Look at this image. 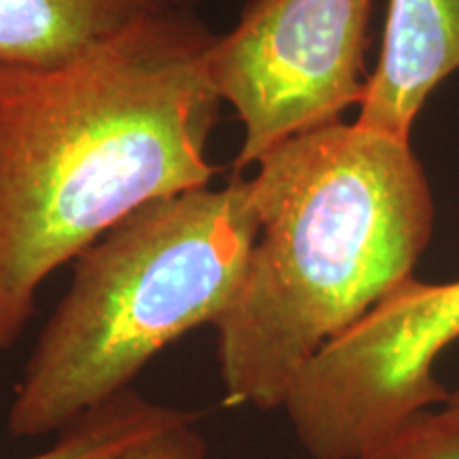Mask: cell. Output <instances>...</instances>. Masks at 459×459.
<instances>
[{
    "label": "cell",
    "instance_id": "obj_1",
    "mask_svg": "<svg viewBox=\"0 0 459 459\" xmlns=\"http://www.w3.org/2000/svg\"><path fill=\"white\" fill-rule=\"evenodd\" d=\"M215 34L152 20L49 71H0V349L39 285L153 200L211 186Z\"/></svg>",
    "mask_w": 459,
    "mask_h": 459
},
{
    "label": "cell",
    "instance_id": "obj_2",
    "mask_svg": "<svg viewBox=\"0 0 459 459\" xmlns=\"http://www.w3.org/2000/svg\"><path fill=\"white\" fill-rule=\"evenodd\" d=\"M249 186L257 237L213 328L223 404L273 411L325 342L415 277L434 200L411 139L342 119L264 153Z\"/></svg>",
    "mask_w": 459,
    "mask_h": 459
},
{
    "label": "cell",
    "instance_id": "obj_3",
    "mask_svg": "<svg viewBox=\"0 0 459 459\" xmlns=\"http://www.w3.org/2000/svg\"><path fill=\"white\" fill-rule=\"evenodd\" d=\"M257 226L237 175L153 200L88 247L17 383L9 432L65 429L186 332L213 325L243 283Z\"/></svg>",
    "mask_w": 459,
    "mask_h": 459
},
{
    "label": "cell",
    "instance_id": "obj_4",
    "mask_svg": "<svg viewBox=\"0 0 459 459\" xmlns=\"http://www.w3.org/2000/svg\"><path fill=\"white\" fill-rule=\"evenodd\" d=\"M459 341V281L395 287L298 372L283 409L313 459H358L449 389L436 361Z\"/></svg>",
    "mask_w": 459,
    "mask_h": 459
},
{
    "label": "cell",
    "instance_id": "obj_5",
    "mask_svg": "<svg viewBox=\"0 0 459 459\" xmlns=\"http://www.w3.org/2000/svg\"><path fill=\"white\" fill-rule=\"evenodd\" d=\"M370 7L372 0H249L237 26L215 37L211 79L243 124L234 169L359 107Z\"/></svg>",
    "mask_w": 459,
    "mask_h": 459
},
{
    "label": "cell",
    "instance_id": "obj_6",
    "mask_svg": "<svg viewBox=\"0 0 459 459\" xmlns=\"http://www.w3.org/2000/svg\"><path fill=\"white\" fill-rule=\"evenodd\" d=\"M459 71V0H389L381 56L355 122L411 139L429 94Z\"/></svg>",
    "mask_w": 459,
    "mask_h": 459
},
{
    "label": "cell",
    "instance_id": "obj_7",
    "mask_svg": "<svg viewBox=\"0 0 459 459\" xmlns=\"http://www.w3.org/2000/svg\"><path fill=\"white\" fill-rule=\"evenodd\" d=\"M200 0H0V71H49Z\"/></svg>",
    "mask_w": 459,
    "mask_h": 459
},
{
    "label": "cell",
    "instance_id": "obj_8",
    "mask_svg": "<svg viewBox=\"0 0 459 459\" xmlns=\"http://www.w3.org/2000/svg\"><path fill=\"white\" fill-rule=\"evenodd\" d=\"M194 421L196 412L158 404L126 389L74 419L51 449L26 459H126L158 434Z\"/></svg>",
    "mask_w": 459,
    "mask_h": 459
},
{
    "label": "cell",
    "instance_id": "obj_9",
    "mask_svg": "<svg viewBox=\"0 0 459 459\" xmlns=\"http://www.w3.org/2000/svg\"><path fill=\"white\" fill-rule=\"evenodd\" d=\"M358 459H459V426L438 409L423 411Z\"/></svg>",
    "mask_w": 459,
    "mask_h": 459
},
{
    "label": "cell",
    "instance_id": "obj_10",
    "mask_svg": "<svg viewBox=\"0 0 459 459\" xmlns=\"http://www.w3.org/2000/svg\"><path fill=\"white\" fill-rule=\"evenodd\" d=\"M126 459H204V446L192 426H183L158 434Z\"/></svg>",
    "mask_w": 459,
    "mask_h": 459
},
{
    "label": "cell",
    "instance_id": "obj_11",
    "mask_svg": "<svg viewBox=\"0 0 459 459\" xmlns=\"http://www.w3.org/2000/svg\"><path fill=\"white\" fill-rule=\"evenodd\" d=\"M438 411L445 419H449V421L459 426V385L455 389H449V398H446V402Z\"/></svg>",
    "mask_w": 459,
    "mask_h": 459
}]
</instances>
